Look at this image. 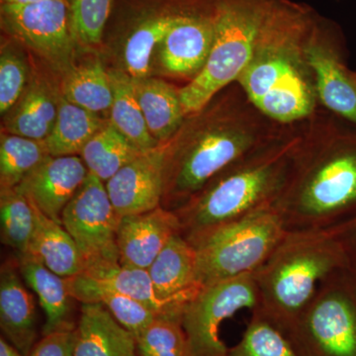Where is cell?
Listing matches in <instances>:
<instances>
[{
	"instance_id": "obj_32",
	"label": "cell",
	"mask_w": 356,
	"mask_h": 356,
	"mask_svg": "<svg viewBox=\"0 0 356 356\" xmlns=\"http://www.w3.org/2000/svg\"><path fill=\"white\" fill-rule=\"evenodd\" d=\"M70 28L79 51L95 53L104 48L105 33L116 0H65Z\"/></svg>"
},
{
	"instance_id": "obj_10",
	"label": "cell",
	"mask_w": 356,
	"mask_h": 356,
	"mask_svg": "<svg viewBox=\"0 0 356 356\" xmlns=\"http://www.w3.org/2000/svg\"><path fill=\"white\" fill-rule=\"evenodd\" d=\"M0 26L6 36L33 54L51 76L60 79L76 65L79 50L65 0H44L29 6L1 4Z\"/></svg>"
},
{
	"instance_id": "obj_15",
	"label": "cell",
	"mask_w": 356,
	"mask_h": 356,
	"mask_svg": "<svg viewBox=\"0 0 356 356\" xmlns=\"http://www.w3.org/2000/svg\"><path fill=\"white\" fill-rule=\"evenodd\" d=\"M165 147L144 152L105 182L119 217L149 212L163 205Z\"/></svg>"
},
{
	"instance_id": "obj_40",
	"label": "cell",
	"mask_w": 356,
	"mask_h": 356,
	"mask_svg": "<svg viewBox=\"0 0 356 356\" xmlns=\"http://www.w3.org/2000/svg\"><path fill=\"white\" fill-rule=\"evenodd\" d=\"M44 0H1V4H13V6H29L39 3Z\"/></svg>"
},
{
	"instance_id": "obj_25",
	"label": "cell",
	"mask_w": 356,
	"mask_h": 356,
	"mask_svg": "<svg viewBox=\"0 0 356 356\" xmlns=\"http://www.w3.org/2000/svg\"><path fill=\"white\" fill-rule=\"evenodd\" d=\"M32 205L35 226L26 254L64 278L74 277L83 273L81 254L67 229L43 214L34 204Z\"/></svg>"
},
{
	"instance_id": "obj_14",
	"label": "cell",
	"mask_w": 356,
	"mask_h": 356,
	"mask_svg": "<svg viewBox=\"0 0 356 356\" xmlns=\"http://www.w3.org/2000/svg\"><path fill=\"white\" fill-rule=\"evenodd\" d=\"M336 28L318 16L306 47L318 99L334 113L356 124V74L337 54Z\"/></svg>"
},
{
	"instance_id": "obj_36",
	"label": "cell",
	"mask_w": 356,
	"mask_h": 356,
	"mask_svg": "<svg viewBox=\"0 0 356 356\" xmlns=\"http://www.w3.org/2000/svg\"><path fill=\"white\" fill-rule=\"evenodd\" d=\"M0 56V113L2 116L19 100L29 83L31 72L23 48L6 36Z\"/></svg>"
},
{
	"instance_id": "obj_6",
	"label": "cell",
	"mask_w": 356,
	"mask_h": 356,
	"mask_svg": "<svg viewBox=\"0 0 356 356\" xmlns=\"http://www.w3.org/2000/svg\"><path fill=\"white\" fill-rule=\"evenodd\" d=\"M215 36L209 60L179 90L187 116L209 104L250 64L273 0H212Z\"/></svg>"
},
{
	"instance_id": "obj_33",
	"label": "cell",
	"mask_w": 356,
	"mask_h": 356,
	"mask_svg": "<svg viewBox=\"0 0 356 356\" xmlns=\"http://www.w3.org/2000/svg\"><path fill=\"white\" fill-rule=\"evenodd\" d=\"M34 226L31 201L16 188L0 189L1 243L13 248L16 257L27 254Z\"/></svg>"
},
{
	"instance_id": "obj_17",
	"label": "cell",
	"mask_w": 356,
	"mask_h": 356,
	"mask_svg": "<svg viewBox=\"0 0 356 356\" xmlns=\"http://www.w3.org/2000/svg\"><path fill=\"white\" fill-rule=\"evenodd\" d=\"M181 224L175 211L156 208L142 214L120 218L117 229L120 264L147 269Z\"/></svg>"
},
{
	"instance_id": "obj_20",
	"label": "cell",
	"mask_w": 356,
	"mask_h": 356,
	"mask_svg": "<svg viewBox=\"0 0 356 356\" xmlns=\"http://www.w3.org/2000/svg\"><path fill=\"white\" fill-rule=\"evenodd\" d=\"M60 97L58 86L41 72L32 70L19 100L3 115L2 132L44 140L55 125Z\"/></svg>"
},
{
	"instance_id": "obj_37",
	"label": "cell",
	"mask_w": 356,
	"mask_h": 356,
	"mask_svg": "<svg viewBox=\"0 0 356 356\" xmlns=\"http://www.w3.org/2000/svg\"><path fill=\"white\" fill-rule=\"evenodd\" d=\"M74 330L44 334L29 356H74Z\"/></svg>"
},
{
	"instance_id": "obj_23",
	"label": "cell",
	"mask_w": 356,
	"mask_h": 356,
	"mask_svg": "<svg viewBox=\"0 0 356 356\" xmlns=\"http://www.w3.org/2000/svg\"><path fill=\"white\" fill-rule=\"evenodd\" d=\"M132 83L149 133L159 145L166 144L187 117L179 90L154 76L132 79Z\"/></svg>"
},
{
	"instance_id": "obj_11",
	"label": "cell",
	"mask_w": 356,
	"mask_h": 356,
	"mask_svg": "<svg viewBox=\"0 0 356 356\" xmlns=\"http://www.w3.org/2000/svg\"><path fill=\"white\" fill-rule=\"evenodd\" d=\"M117 215L104 182L88 172L62 214L64 228L76 243L83 271H95L120 264Z\"/></svg>"
},
{
	"instance_id": "obj_30",
	"label": "cell",
	"mask_w": 356,
	"mask_h": 356,
	"mask_svg": "<svg viewBox=\"0 0 356 356\" xmlns=\"http://www.w3.org/2000/svg\"><path fill=\"white\" fill-rule=\"evenodd\" d=\"M140 152L108 123L93 136L81 151V159L88 172L107 182L123 166L137 159Z\"/></svg>"
},
{
	"instance_id": "obj_9",
	"label": "cell",
	"mask_w": 356,
	"mask_h": 356,
	"mask_svg": "<svg viewBox=\"0 0 356 356\" xmlns=\"http://www.w3.org/2000/svg\"><path fill=\"white\" fill-rule=\"evenodd\" d=\"M198 0H116L105 40L116 56L113 69L132 79L152 76L154 51Z\"/></svg>"
},
{
	"instance_id": "obj_27",
	"label": "cell",
	"mask_w": 356,
	"mask_h": 356,
	"mask_svg": "<svg viewBox=\"0 0 356 356\" xmlns=\"http://www.w3.org/2000/svg\"><path fill=\"white\" fill-rule=\"evenodd\" d=\"M108 121L60 95L55 125L44 140L49 154L53 156H79L89 140Z\"/></svg>"
},
{
	"instance_id": "obj_12",
	"label": "cell",
	"mask_w": 356,
	"mask_h": 356,
	"mask_svg": "<svg viewBox=\"0 0 356 356\" xmlns=\"http://www.w3.org/2000/svg\"><path fill=\"white\" fill-rule=\"evenodd\" d=\"M257 305L259 293L254 273L203 287L182 313V325L192 356L226 355L228 348L220 337V327L238 311H252Z\"/></svg>"
},
{
	"instance_id": "obj_3",
	"label": "cell",
	"mask_w": 356,
	"mask_h": 356,
	"mask_svg": "<svg viewBox=\"0 0 356 356\" xmlns=\"http://www.w3.org/2000/svg\"><path fill=\"white\" fill-rule=\"evenodd\" d=\"M273 208L286 233H339L356 220V142L300 143Z\"/></svg>"
},
{
	"instance_id": "obj_8",
	"label": "cell",
	"mask_w": 356,
	"mask_h": 356,
	"mask_svg": "<svg viewBox=\"0 0 356 356\" xmlns=\"http://www.w3.org/2000/svg\"><path fill=\"white\" fill-rule=\"evenodd\" d=\"M286 334L298 356H356L353 269H341L323 281Z\"/></svg>"
},
{
	"instance_id": "obj_5",
	"label": "cell",
	"mask_w": 356,
	"mask_h": 356,
	"mask_svg": "<svg viewBox=\"0 0 356 356\" xmlns=\"http://www.w3.org/2000/svg\"><path fill=\"white\" fill-rule=\"evenodd\" d=\"M343 268L351 267L339 234L287 233L254 273V310L286 334L321 283Z\"/></svg>"
},
{
	"instance_id": "obj_1",
	"label": "cell",
	"mask_w": 356,
	"mask_h": 356,
	"mask_svg": "<svg viewBox=\"0 0 356 356\" xmlns=\"http://www.w3.org/2000/svg\"><path fill=\"white\" fill-rule=\"evenodd\" d=\"M318 17L307 4L273 0L254 56L236 79L254 108L277 123L303 120L315 110L306 47Z\"/></svg>"
},
{
	"instance_id": "obj_4",
	"label": "cell",
	"mask_w": 356,
	"mask_h": 356,
	"mask_svg": "<svg viewBox=\"0 0 356 356\" xmlns=\"http://www.w3.org/2000/svg\"><path fill=\"white\" fill-rule=\"evenodd\" d=\"M301 140L273 139L220 172L175 211L180 234L193 243L213 229L273 207L284 189Z\"/></svg>"
},
{
	"instance_id": "obj_16",
	"label": "cell",
	"mask_w": 356,
	"mask_h": 356,
	"mask_svg": "<svg viewBox=\"0 0 356 356\" xmlns=\"http://www.w3.org/2000/svg\"><path fill=\"white\" fill-rule=\"evenodd\" d=\"M88 175V168L81 156H49L15 188L43 214L62 224L65 208Z\"/></svg>"
},
{
	"instance_id": "obj_31",
	"label": "cell",
	"mask_w": 356,
	"mask_h": 356,
	"mask_svg": "<svg viewBox=\"0 0 356 356\" xmlns=\"http://www.w3.org/2000/svg\"><path fill=\"white\" fill-rule=\"evenodd\" d=\"M49 156L44 140L1 132L0 189L17 187Z\"/></svg>"
},
{
	"instance_id": "obj_34",
	"label": "cell",
	"mask_w": 356,
	"mask_h": 356,
	"mask_svg": "<svg viewBox=\"0 0 356 356\" xmlns=\"http://www.w3.org/2000/svg\"><path fill=\"white\" fill-rule=\"evenodd\" d=\"M225 356H298L289 337L277 325L257 311L252 318L242 339Z\"/></svg>"
},
{
	"instance_id": "obj_24",
	"label": "cell",
	"mask_w": 356,
	"mask_h": 356,
	"mask_svg": "<svg viewBox=\"0 0 356 356\" xmlns=\"http://www.w3.org/2000/svg\"><path fill=\"white\" fill-rule=\"evenodd\" d=\"M79 280L112 292L126 295L149 307L159 317L180 318L184 307L163 299L154 286L147 269L122 264L76 275Z\"/></svg>"
},
{
	"instance_id": "obj_38",
	"label": "cell",
	"mask_w": 356,
	"mask_h": 356,
	"mask_svg": "<svg viewBox=\"0 0 356 356\" xmlns=\"http://www.w3.org/2000/svg\"><path fill=\"white\" fill-rule=\"evenodd\" d=\"M337 234H339L346 248L351 269L356 274V220Z\"/></svg>"
},
{
	"instance_id": "obj_29",
	"label": "cell",
	"mask_w": 356,
	"mask_h": 356,
	"mask_svg": "<svg viewBox=\"0 0 356 356\" xmlns=\"http://www.w3.org/2000/svg\"><path fill=\"white\" fill-rule=\"evenodd\" d=\"M65 280L72 299L81 304H102L115 320L135 337L159 317L149 307L126 295L93 286L77 276Z\"/></svg>"
},
{
	"instance_id": "obj_35",
	"label": "cell",
	"mask_w": 356,
	"mask_h": 356,
	"mask_svg": "<svg viewBox=\"0 0 356 356\" xmlns=\"http://www.w3.org/2000/svg\"><path fill=\"white\" fill-rule=\"evenodd\" d=\"M136 341L138 356H192L180 318H154Z\"/></svg>"
},
{
	"instance_id": "obj_39",
	"label": "cell",
	"mask_w": 356,
	"mask_h": 356,
	"mask_svg": "<svg viewBox=\"0 0 356 356\" xmlns=\"http://www.w3.org/2000/svg\"><path fill=\"white\" fill-rule=\"evenodd\" d=\"M0 356H26L22 355L19 350H16L13 344L9 343L8 341L1 337L0 339Z\"/></svg>"
},
{
	"instance_id": "obj_13",
	"label": "cell",
	"mask_w": 356,
	"mask_h": 356,
	"mask_svg": "<svg viewBox=\"0 0 356 356\" xmlns=\"http://www.w3.org/2000/svg\"><path fill=\"white\" fill-rule=\"evenodd\" d=\"M215 36L212 0H198L166 33L154 51L152 70L192 81L209 60Z\"/></svg>"
},
{
	"instance_id": "obj_2",
	"label": "cell",
	"mask_w": 356,
	"mask_h": 356,
	"mask_svg": "<svg viewBox=\"0 0 356 356\" xmlns=\"http://www.w3.org/2000/svg\"><path fill=\"white\" fill-rule=\"evenodd\" d=\"M250 113L214 99L188 115L165 147L163 207L177 211L236 161L269 142Z\"/></svg>"
},
{
	"instance_id": "obj_18",
	"label": "cell",
	"mask_w": 356,
	"mask_h": 356,
	"mask_svg": "<svg viewBox=\"0 0 356 356\" xmlns=\"http://www.w3.org/2000/svg\"><path fill=\"white\" fill-rule=\"evenodd\" d=\"M18 264L6 261L0 270V327L9 343L29 356L36 344L34 299L26 289Z\"/></svg>"
},
{
	"instance_id": "obj_21",
	"label": "cell",
	"mask_w": 356,
	"mask_h": 356,
	"mask_svg": "<svg viewBox=\"0 0 356 356\" xmlns=\"http://www.w3.org/2000/svg\"><path fill=\"white\" fill-rule=\"evenodd\" d=\"M74 356H138L136 337L102 304H81Z\"/></svg>"
},
{
	"instance_id": "obj_19",
	"label": "cell",
	"mask_w": 356,
	"mask_h": 356,
	"mask_svg": "<svg viewBox=\"0 0 356 356\" xmlns=\"http://www.w3.org/2000/svg\"><path fill=\"white\" fill-rule=\"evenodd\" d=\"M147 271L159 294L184 308L202 289L197 277V252L180 233L168 241Z\"/></svg>"
},
{
	"instance_id": "obj_22",
	"label": "cell",
	"mask_w": 356,
	"mask_h": 356,
	"mask_svg": "<svg viewBox=\"0 0 356 356\" xmlns=\"http://www.w3.org/2000/svg\"><path fill=\"white\" fill-rule=\"evenodd\" d=\"M18 268L25 284L38 297L44 311L43 334L74 330L72 322V300L67 280L51 271L42 262L25 254L17 257Z\"/></svg>"
},
{
	"instance_id": "obj_26",
	"label": "cell",
	"mask_w": 356,
	"mask_h": 356,
	"mask_svg": "<svg viewBox=\"0 0 356 356\" xmlns=\"http://www.w3.org/2000/svg\"><path fill=\"white\" fill-rule=\"evenodd\" d=\"M60 95L67 102L108 119L113 103V88L99 58L74 65L58 81Z\"/></svg>"
},
{
	"instance_id": "obj_7",
	"label": "cell",
	"mask_w": 356,
	"mask_h": 356,
	"mask_svg": "<svg viewBox=\"0 0 356 356\" xmlns=\"http://www.w3.org/2000/svg\"><path fill=\"white\" fill-rule=\"evenodd\" d=\"M273 207L255 211L191 243L201 286L254 273L286 235Z\"/></svg>"
},
{
	"instance_id": "obj_28",
	"label": "cell",
	"mask_w": 356,
	"mask_h": 356,
	"mask_svg": "<svg viewBox=\"0 0 356 356\" xmlns=\"http://www.w3.org/2000/svg\"><path fill=\"white\" fill-rule=\"evenodd\" d=\"M109 74L113 88V103L108 117L110 123L140 152L159 147V143L147 128L131 76L117 69H109Z\"/></svg>"
}]
</instances>
